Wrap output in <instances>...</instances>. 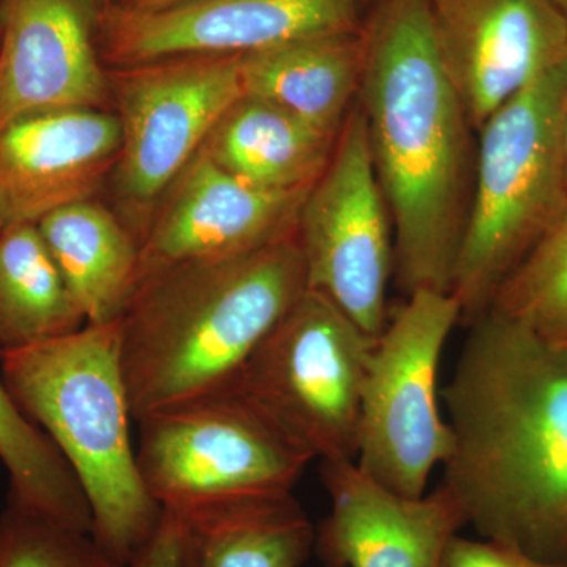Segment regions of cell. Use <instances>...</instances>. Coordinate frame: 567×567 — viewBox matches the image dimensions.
<instances>
[{
  "instance_id": "obj_1",
  "label": "cell",
  "mask_w": 567,
  "mask_h": 567,
  "mask_svg": "<svg viewBox=\"0 0 567 567\" xmlns=\"http://www.w3.org/2000/svg\"><path fill=\"white\" fill-rule=\"evenodd\" d=\"M468 328L440 484L483 539L567 563V344L495 311Z\"/></svg>"
},
{
  "instance_id": "obj_2",
  "label": "cell",
  "mask_w": 567,
  "mask_h": 567,
  "mask_svg": "<svg viewBox=\"0 0 567 567\" xmlns=\"http://www.w3.org/2000/svg\"><path fill=\"white\" fill-rule=\"evenodd\" d=\"M358 104L394 230L395 286L451 292L476 151L429 0H383L364 29ZM476 134V133H475Z\"/></svg>"
},
{
  "instance_id": "obj_3",
  "label": "cell",
  "mask_w": 567,
  "mask_h": 567,
  "mask_svg": "<svg viewBox=\"0 0 567 567\" xmlns=\"http://www.w3.org/2000/svg\"><path fill=\"white\" fill-rule=\"evenodd\" d=\"M306 289L297 230L256 251L142 279L121 317L133 420L235 385Z\"/></svg>"
},
{
  "instance_id": "obj_4",
  "label": "cell",
  "mask_w": 567,
  "mask_h": 567,
  "mask_svg": "<svg viewBox=\"0 0 567 567\" xmlns=\"http://www.w3.org/2000/svg\"><path fill=\"white\" fill-rule=\"evenodd\" d=\"M0 369L17 404L76 476L91 506L92 536L132 567L163 511L145 491L130 434L121 319L2 353Z\"/></svg>"
},
{
  "instance_id": "obj_5",
  "label": "cell",
  "mask_w": 567,
  "mask_h": 567,
  "mask_svg": "<svg viewBox=\"0 0 567 567\" xmlns=\"http://www.w3.org/2000/svg\"><path fill=\"white\" fill-rule=\"evenodd\" d=\"M566 89L567 58L476 133L472 203L451 282L466 327L488 312L511 271L567 212Z\"/></svg>"
},
{
  "instance_id": "obj_6",
  "label": "cell",
  "mask_w": 567,
  "mask_h": 567,
  "mask_svg": "<svg viewBox=\"0 0 567 567\" xmlns=\"http://www.w3.org/2000/svg\"><path fill=\"white\" fill-rule=\"evenodd\" d=\"M137 466L162 511L292 495L315 458L249 401L237 383L141 417Z\"/></svg>"
},
{
  "instance_id": "obj_7",
  "label": "cell",
  "mask_w": 567,
  "mask_h": 567,
  "mask_svg": "<svg viewBox=\"0 0 567 567\" xmlns=\"http://www.w3.org/2000/svg\"><path fill=\"white\" fill-rule=\"evenodd\" d=\"M375 341L333 301L306 289L254 350L237 386L312 458L354 462Z\"/></svg>"
},
{
  "instance_id": "obj_8",
  "label": "cell",
  "mask_w": 567,
  "mask_h": 567,
  "mask_svg": "<svg viewBox=\"0 0 567 567\" xmlns=\"http://www.w3.org/2000/svg\"><path fill=\"white\" fill-rule=\"evenodd\" d=\"M461 306L451 292L417 290L377 338L361 394L358 468L404 496L427 492L451 431L439 402V368Z\"/></svg>"
},
{
  "instance_id": "obj_9",
  "label": "cell",
  "mask_w": 567,
  "mask_h": 567,
  "mask_svg": "<svg viewBox=\"0 0 567 567\" xmlns=\"http://www.w3.org/2000/svg\"><path fill=\"white\" fill-rule=\"evenodd\" d=\"M297 240L308 289L333 301L365 334L379 338L388 323L394 230L358 102L330 163L301 205Z\"/></svg>"
},
{
  "instance_id": "obj_10",
  "label": "cell",
  "mask_w": 567,
  "mask_h": 567,
  "mask_svg": "<svg viewBox=\"0 0 567 567\" xmlns=\"http://www.w3.org/2000/svg\"><path fill=\"white\" fill-rule=\"evenodd\" d=\"M244 96L240 55L155 63L126 74L118 89L123 194L137 203L155 199Z\"/></svg>"
},
{
  "instance_id": "obj_11",
  "label": "cell",
  "mask_w": 567,
  "mask_h": 567,
  "mask_svg": "<svg viewBox=\"0 0 567 567\" xmlns=\"http://www.w3.org/2000/svg\"><path fill=\"white\" fill-rule=\"evenodd\" d=\"M440 58L473 132L567 58L551 0H429Z\"/></svg>"
},
{
  "instance_id": "obj_12",
  "label": "cell",
  "mask_w": 567,
  "mask_h": 567,
  "mask_svg": "<svg viewBox=\"0 0 567 567\" xmlns=\"http://www.w3.org/2000/svg\"><path fill=\"white\" fill-rule=\"evenodd\" d=\"M364 0H186L159 10L112 14L115 61L244 55L287 41L360 31Z\"/></svg>"
},
{
  "instance_id": "obj_13",
  "label": "cell",
  "mask_w": 567,
  "mask_h": 567,
  "mask_svg": "<svg viewBox=\"0 0 567 567\" xmlns=\"http://www.w3.org/2000/svg\"><path fill=\"white\" fill-rule=\"evenodd\" d=\"M309 189L259 188L197 152L142 238L140 282L175 265L256 251L295 233Z\"/></svg>"
},
{
  "instance_id": "obj_14",
  "label": "cell",
  "mask_w": 567,
  "mask_h": 567,
  "mask_svg": "<svg viewBox=\"0 0 567 567\" xmlns=\"http://www.w3.org/2000/svg\"><path fill=\"white\" fill-rule=\"evenodd\" d=\"M330 514L316 529L324 567H440L451 537L465 527L442 484L421 496L391 492L353 461L320 462Z\"/></svg>"
},
{
  "instance_id": "obj_15",
  "label": "cell",
  "mask_w": 567,
  "mask_h": 567,
  "mask_svg": "<svg viewBox=\"0 0 567 567\" xmlns=\"http://www.w3.org/2000/svg\"><path fill=\"white\" fill-rule=\"evenodd\" d=\"M121 148V121L95 107L33 112L3 126L0 229L91 199Z\"/></svg>"
},
{
  "instance_id": "obj_16",
  "label": "cell",
  "mask_w": 567,
  "mask_h": 567,
  "mask_svg": "<svg viewBox=\"0 0 567 567\" xmlns=\"http://www.w3.org/2000/svg\"><path fill=\"white\" fill-rule=\"evenodd\" d=\"M0 130L22 115L99 107L106 92L78 0H3Z\"/></svg>"
},
{
  "instance_id": "obj_17",
  "label": "cell",
  "mask_w": 567,
  "mask_h": 567,
  "mask_svg": "<svg viewBox=\"0 0 567 567\" xmlns=\"http://www.w3.org/2000/svg\"><path fill=\"white\" fill-rule=\"evenodd\" d=\"M363 31L324 33L240 55L245 96L338 136L360 92Z\"/></svg>"
},
{
  "instance_id": "obj_18",
  "label": "cell",
  "mask_w": 567,
  "mask_h": 567,
  "mask_svg": "<svg viewBox=\"0 0 567 567\" xmlns=\"http://www.w3.org/2000/svg\"><path fill=\"white\" fill-rule=\"evenodd\" d=\"M41 237L87 324L121 319L140 284L141 245L91 199L43 216Z\"/></svg>"
},
{
  "instance_id": "obj_19",
  "label": "cell",
  "mask_w": 567,
  "mask_h": 567,
  "mask_svg": "<svg viewBox=\"0 0 567 567\" xmlns=\"http://www.w3.org/2000/svg\"><path fill=\"white\" fill-rule=\"evenodd\" d=\"M338 136L320 132L275 104L244 96L224 115L200 152L240 181L292 192L315 185L330 163Z\"/></svg>"
},
{
  "instance_id": "obj_20",
  "label": "cell",
  "mask_w": 567,
  "mask_h": 567,
  "mask_svg": "<svg viewBox=\"0 0 567 567\" xmlns=\"http://www.w3.org/2000/svg\"><path fill=\"white\" fill-rule=\"evenodd\" d=\"M178 518L183 567H301L315 550V525L293 494Z\"/></svg>"
},
{
  "instance_id": "obj_21",
  "label": "cell",
  "mask_w": 567,
  "mask_h": 567,
  "mask_svg": "<svg viewBox=\"0 0 567 567\" xmlns=\"http://www.w3.org/2000/svg\"><path fill=\"white\" fill-rule=\"evenodd\" d=\"M85 319L37 224L0 229V353L74 333Z\"/></svg>"
},
{
  "instance_id": "obj_22",
  "label": "cell",
  "mask_w": 567,
  "mask_h": 567,
  "mask_svg": "<svg viewBox=\"0 0 567 567\" xmlns=\"http://www.w3.org/2000/svg\"><path fill=\"white\" fill-rule=\"evenodd\" d=\"M2 358V353H0ZM0 461L9 473V505L92 533L87 498L61 451L25 416L0 369Z\"/></svg>"
},
{
  "instance_id": "obj_23",
  "label": "cell",
  "mask_w": 567,
  "mask_h": 567,
  "mask_svg": "<svg viewBox=\"0 0 567 567\" xmlns=\"http://www.w3.org/2000/svg\"><path fill=\"white\" fill-rule=\"evenodd\" d=\"M488 311L554 344L567 342V212L511 271Z\"/></svg>"
},
{
  "instance_id": "obj_24",
  "label": "cell",
  "mask_w": 567,
  "mask_h": 567,
  "mask_svg": "<svg viewBox=\"0 0 567 567\" xmlns=\"http://www.w3.org/2000/svg\"><path fill=\"white\" fill-rule=\"evenodd\" d=\"M0 567H130L92 533L9 505L0 516Z\"/></svg>"
},
{
  "instance_id": "obj_25",
  "label": "cell",
  "mask_w": 567,
  "mask_h": 567,
  "mask_svg": "<svg viewBox=\"0 0 567 567\" xmlns=\"http://www.w3.org/2000/svg\"><path fill=\"white\" fill-rule=\"evenodd\" d=\"M440 567H567V563L546 561L520 548L492 539H470L454 535Z\"/></svg>"
},
{
  "instance_id": "obj_26",
  "label": "cell",
  "mask_w": 567,
  "mask_h": 567,
  "mask_svg": "<svg viewBox=\"0 0 567 567\" xmlns=\"http://www.w3.org/2000/svg\"><path fill=\"white\" fill-rule=\"evenodd\" d=\"M132 567H183V525L181 518L163 511L151 543Z\"/></svg>"
},
{
  "instance_id": "obj_27",
  "label": "cell",
  "mask_w": 567,
  "mask_h": 567,
  "mask_svg": "<svg viewBox=\"0 0 567 567\" xmlns=\"http://www.w3.org/2000/svg\"><path fill=\"white\" fill-rule=\"evenodd\" d=\"M186 2V0H134V9L136 10H159L166 7L177 6V3Z\"/></svg>"
},
{
  "instance_id": "obj_28",
  "label": "cell",
  "mask_w": 567,
  "mask_h": 567,
  "mask_svg": "<svg viewBox=\"0 0 567 567\" xmlns=\"http://www.w3.org/2000/svg\"><path fill=\"white\" fill-rule=\"evenodd\" d=\"M561 136H563V148H565V159H566V169H567V89H566V93H565V102H563Z\"/></svg>"
},
{
  "instance_id": "obj_29",
  "label": "cell",
  "mask_w": 567,
  "mask_h": 567,
  "mask_svg": "<svg viewBox=\"0 0 567 567\" xmlns=\"http://www.w3.org/2000/svg\"><path fill=\"white\" fill-rule=\"evenodd\" d=\"M78 2L81 3L82 9L87 11V13H91V11L99 10L106 0H78Z\"/></svg>"
},
{
  "instance_id": "obj_30",
  "label": "cell",
  "mask_w": 567,
  "mask_h": 567,
  "mask_svg": "<svg viewBox=\"0 0 567 567\" xmlns=\"http://www.w3.org/2000/svg\"><path fill=\"white\" fill-rule=\"evenodd\" d=\"M551 2L555 3V7H557L559 13L563 14L567 22V0H551Z\"/></svg>"
},
{
  "instance_id": "obj_31",
  "label": "cell",
  "mask_w": 567,
  "mask_h": 567,
  "mask_svg": "<svg viewBox=\"0 0 567 567\" xmlns=\"http://www.w3.org/2000/svg\"><path fill=\"white\" fill-rule=\"evenodd\" d=\"M563 344H567V342H563Z\"/></svg>"
}]
</instances>
